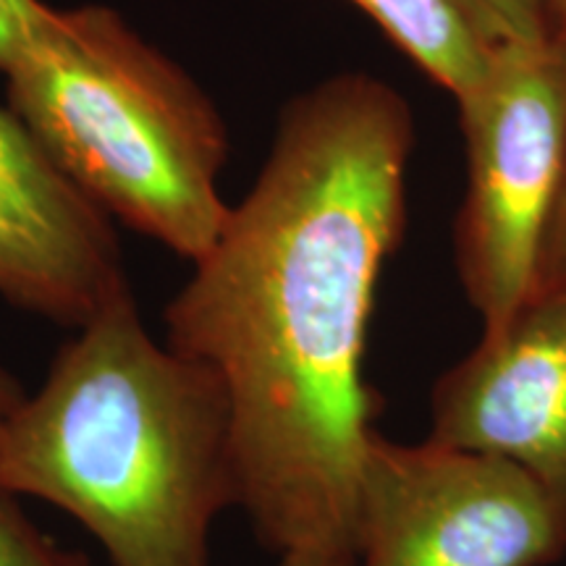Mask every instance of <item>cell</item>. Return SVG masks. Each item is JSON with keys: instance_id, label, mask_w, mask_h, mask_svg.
Masks as SVG:
<instances>
[{"instance_id": "6da1fadb", "label": "cell", "mask_w": 566, "mask_h": 566, "mask_svg": "<svg viewBox=\"0 0 566 566\" xmlns=\"http://www.w3.org/2000/svg\"><path fill=\"white\" fill-rule=\"evenodd\" d=\"M412 145V111L384 80L342 74L302 92L163 313L166 344L221 380L239 509L279 556H354L375 433L365 344L405 231Z\"/></svg>"}, {"instance_id": "7a4b0ae2", "label": "cell", "mask_w": 566, "mask_h": 566, "mask_svg": "<svg viewBox=\"0 0 566 566\" xmlns=\"http://www.w3.org/2000/svg\"><path fill=\"white\" fill-rule=\"evenodd\" d=\"M0 491L74 516L111 566H212V527L239 506L221 380L158 342L129 289L0 422Z\"/></svg>"}, {"instance_id": "3957f363", "label": "cell", "mask_w": 566, "mask_h": 566, "mask_svg": "<svg viewBox=\"0 0 566 566\" xmlns=\"http://www.w3.org/2000/svg\"><path fill=\"white\" fill-rule=\"evenodd\" d=\"M0 74L13 116L113 221L189 263L216 244L231 212L221 113L116 11L42 3Z\"/></svg>"}, {"instance_id": "277c9868", "label": "cell", "mask_w": 566, "mask_h": 566, "mask_svg": "<svg viewBox=\"0 0 566 566\" xmlns=\"http://www.w3.org/2000/svg\"><path fill=\"white\" fill-rule=\"evenodd\" d=\"M457 105L467 145L457 268L483 328H493L537 292L566 174V34L491 53L485 76Z\"/></svg>"}, {"instance_id": "5b68a950", "label": "cell", "mask_w": 566, "mask_h": 566, "mask_svg": "<svg viewBox=\"0 0 566 566\" xmlns=\"http://www.w3.org/2000/svg\"><path fill=\"white\" fill-rule=\"evenodd\" d=\"M564 554L566 509L525 470L436 438L373 433L352 566H548Z\"/></svg>"}, {"instance_id": "8992f818", "label": "cell", "mask_w": 566, "mask_h": 566, "mask_svg": "<svg viewBox=\"0 0 566 566\" xmlns=\"http://www.w3.org/2000/svg\"><path fill=\"white\" fill-rule=\"evenodd\" d=\"M430 438L525 470L566 509V286L537 289L433 388Z\"/></svg>"}, {"instance_id": "52a82bcc", "label": "cell", "mask_w": 566, "mask_h": 566, "mask_svg": "<svg viewBox=\"0 0 566 566\" xmlns=\"http://www.w3.org/2000/svg\"><path fill=\"white\" fill-rule=\"evenodd\" d=\"M124 292L113 218L55 168L9 105L0 108V296L80 328Z\"/></svg>"}, {"instance_id": "ba28073f", "label": "cell", "mask_w": 566, "mask_h": 566, "mask_svg": "<svg viewBox=\"0 0 566 566\" xmlns=\"http://www.w3.org/2000/svg\"><path fill=\"white\" fill-rule=\"evenodd\" d=\"M380 32L424 71L430 82L454 95L472 92L491 66V51L467 24L454 0H349Z\"/></svg>"}, {"instance_id": "9c48e42d", "label": "cell", "mask_w": 566, "mask_h": 566, "mask_svg": "<svg viewBox=\"0 0 566 566\" xmlns=\"http://www.w3.org/2000/svg\"><path fill=\"white\" fill-rule=\"evenodd\" d=\"M491 53L543 42L556 32L551 0H454Z\"/></svg>"}, {"instance_id": "30bf717a", "label": "cell", "mask_w": 566, "mask_h": 566, "mask_svg": "<svg viewBox=\"0 0 566 566\" xmlns=\"http://www.w3.org/2000/svg\"><path fill=\"white\" fill-rule=\"evenodd\" d=\"M0 566H90L76 551H66L45 535L17 504V495L0 491Z\"/></svg>"}, {"instance_id": "8fae6325", "label": "cell", "mask_w": 566, "mask_h": 566, "mask_svg": "<svg viewBox=\"0 0 566 566\" xmlns=\"http://www.w3.org/2000/svg\"><path fill=\"white\" fill-rule=\"evenodd\" d=\"M566 286V174L558 189V200L551 212L546 239H543L537 289Z\"/></svg>"}, {"instance_id": "7c38bea8", "label": "cell", "mask_w": 566, "mask_h": 566, "mask_svg": "<svg viewBox=\"0 0 566 566\" xmlns=\"http://www.w3.org/2000/svg\"><path fill=\"white\" fill-rule=\"evenodd\" d=\"M42 9V0H0V71Z\"/></svg>"}, {"instance_id": "4fadbf2b", "label": "cell", "mask_w": 566, "mask_h": 566, "mask_svg": "<svg viewBox=\"0 0 566 566\" xmlns=\"http://www.w3.org/2000/svg\"><path fill=\"white\" fill-rule=\"evenodd\" d=\"M24 396H27V391H24V386L19 384L17 375L9 373L3 365H0V422H3L6 417L17 409V405L24 399Z\"/></svg>"}, {"instance_id": "5bb4252c", "label": "cell", "mask_w": 566, "mask_h": 566, "mask_svg": "<svg viewBox=\"0 0 566 566\" xmlns=\"http://www.w3.org/2000/svg\"><path fill=\"white\" fill-rule=\"evenodd\" d=\"M279 566H352L346 558H334V556H321V554H286L279 556Z\"/></svg>"}, {"instance_id": "9a60e30c", "label": "cell", "mask_w": 566, "mask_h": 566, "mask_svg": "<svg viewBox=\"0 0 566 566\" xmlns=\"http://www.w3.org/2000/svg\"><path fill=\"white\" fill-rule=\"evenodd\" d=\"M551 6H554L556 30H562L566 34V0H551Z\"/></svg>"}]
</instances>
